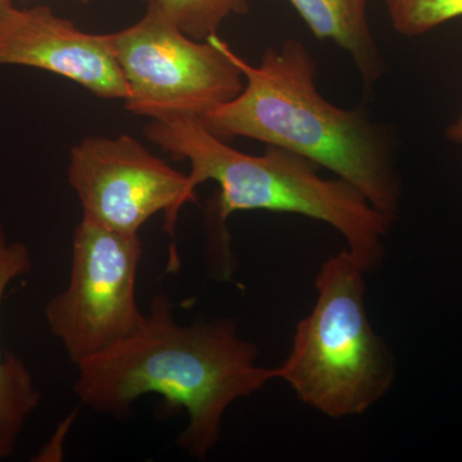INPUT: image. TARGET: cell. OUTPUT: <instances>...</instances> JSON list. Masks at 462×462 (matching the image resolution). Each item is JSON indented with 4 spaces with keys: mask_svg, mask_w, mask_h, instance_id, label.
I'll return each instance as SVG.
<instances>
[{
    "mask_svg": "<svg viewBox=\"0 0 462 462\" xmlns=\"http://www.w3.org/2000/svg\"><path fill=\"white\" fill-rule=\"evenodd\" d=\"M258 346L243 339L229 319L182 325L169 297L158 293L135 333L75 365L74 392L93 411L116 416L147 394L165 398L189 416L179 446L206 460L231 404L275 380L273 369L258 366Z\"/></svg>",
    "mask_w": 462,
    "mask_h": 462,
    "instance_id": "cell-1",
    "label": "cell"
},
{
    "mask_svg": "<svg viewBox=\"0 0 462 462\" xmlns=\"http://www.w3.org/2000/svg\"><path fill=\"white\" fill-rule=\"evenodd\" d=\"M245 76L242 93L199 120L217 138H249L288 149L348 181L379 211L397 218L401 179L393 133L364 108H340L315 84L318 66L303 42L267 48L254 66L227 45Z\"/></svg>",
    "mask_w": 462,
    "mask_h": 462,
    "instance_id": "cell-2",
    "label": "cell"
},
{
    "mask_svg": "<svg viewBox=\"0 0 462 462\" xmlns=\"http://www.w3.org/2000/svg\"><path fill=\"white\" fill-rule=\"evenodd\" d=\"M144 134L175 160L190 163L188 178L194 189L206 181L217 182L220 223L239 211L306 216L342 234L346 251L367 273L382 263L384 238L396 218L375 208L348 181L322 178L309 158L275 145H267L260 156L243 153L191 116L151 120Z\"/></svg>",
    "mask_w": 462,
    "mask_h": 462,
    "instance_id": "cell-3",
    "label": "cell"
},
{
    "mask_svg": "<svg viewBox=\"0 0 462 462\" xmlns=\"http://www.w3.org/2000/svg\"><path fill=\"white\" fill-rule=\"evenodd\" d=\"M369 273L348 251L322 263L316 300L298 322L287 360L273 367L296 396L328 418L363 415L396 378V363L367 315Z\"/></svg>",
    "mask_w": 462,
    "mask_h": 462,
    "instance_id": "cell-4",
    "label": "cell"
},
{
    "mask_svg": "<svg viewBox=\"0 0 462 462\" xmlns=\"http://www.w3.org/2000/svg\"><path fill=\"white\" fill-rule=\"evenodd\" d=\"M123 71L126 108L151 120L182 115L200 117L238 97L245 76L217 33L196 41L156 9L121 32L108 33Z\"/></svg>",
    "mask_w": 462,
    "mask_h": 462,
    "instance_id": "cell-5",
    "label": "cell"
},
{
    "mask_svg": "<svg viewBox=\"0 0 462 462\" xmlns=\"http://www.w3.org/2000/svg\"><path fill=\"white\" fill-rule=\"evenodd\" d=\"M139 234L81 218L72 240L69 284L45 306L51 333L74 365L102 354L144 324L136 300Z\"/></svg>",
    "mask_w": 462,
    "mask_h": 462,
    "instance_id": "cell-6",
    "label": "cell"
},
{
    "mask_svg": "<svg viewBox=\"0 0 462 462\" xmlns=\"http://www.w3.org/2000/svg\"><path fill=\"white\" fill-rule=\"evenodd\" d=\"M67 175L83 217L130 236L160 212L167 233L175 236L182 206L197 200L188 175L129 135L84 139L71 149Z\"/></svg>",
    "mask_w": 462,
    "mask_h": 462,
    "instance_id": "cell-7",
    "label": "cell"
},
{
    "mask_svg": "<svg viewBox=\"0 0 462 462\" xmlns=\"http://www.w3.org/2000/svg\"><path fill=\"white\" fill-rule=\"evenodd\" d=\"M0 65L45 69L99 98L129 97L108 33L81 32L47 5L20 9L12 5L0 11Z\"/></svg>",
    "mask_w": 462,
    "mask_h": 462,
    "instance_id": "cell-8",
    "label": "cell"
},
{
    "mask_svg": "<svg viewBox=\"0 0 462 462\" xmlns=\"http://www.w3.org/2000/svg\"><path fill=\"white\" fill-rule=\"evenodd\" d=\"M32 252L23 242H11L0 225V306L12 282L30 273ZM42 394L26 364L11 352L0 351V461L16 451L27 419L39 407Z\"/></svg>",
    "mask_w": 462,
    "mask_h": 462,
    "instance_id": "cell-9",
    "label": "cell"
},
{
    "mask_svg": "<svg viewBox=\"0 0 462 462\" xmlns=\"http://www.w3.org/2000/svg\"><path fill=\"white\" fill-rule=\"evenodd\" d=\"M316 38L331 41L351 56L367 87L387 71L367 20L369 0H289Z\"/></svg>",
    "mask_w": 462,
    "mask_h": 462,
    "instance_id": "cell-10",
    "label": "cell"
},
{
    "mask_svg": "<svg viewBox=\"0 0 462 462\" xmlns=\"http://www.w3.org/2000/svg\"><path fill=\"white\" fill-rule=\"evenodd\" d=\"M196 41H207L218 32L231 14L248 12L247 0H145Z\"/></svg>",
    "mask_w": 462,
    "mask_h": 462,
    "instance_id": "cell-11",
    "label": "cell"
},
{
    "mask_svg": "<svg viewBox=\"0 0 462 462\" xmlns=\"http://www.w3.org/2000/svg\"><path fill=\"white\" fill-rule=\"evenodd\" d=\"M392 26L407 38L462 16V0H385Z\"/></svg>",
    "mask_w": 462,
    "mask_h": 462,
    "instance_id": "cell-12",
    "label": "cell"
},
{
    "mask_svg": "<svg viewBox=\"0 0 462 462\" xmlns=\"http://www.w3.org/2000/svg\"><path fill=\"white\" fill-rule=\"evenodd\" d=\"M446 136L448 141L462 145V114L460 117L447 129Z\"/></svg>",
    "mask_w": 462,
    "mask_h": 462,
    "instance_id": "cell-13",
    "label": "cell"
},
{
    "mask_svg": "<svg viewBox=\"0 0 462 462\" xmlns=\"http://www.w3.org/2000/svg\"><path fill=\"white\" fill-rule=\"evenodd\" d=\"M12 5H14L12 0H0V11H3V9L7 8Z\"/></svg>",
    "mask_w": 462,
    "mask_h": 462,
    "instance_id": "cell-14",
    "label": "cell"
},
{
    "mask_svg": "<svg viewBox=\"0 0 462 462\" xmlns=\"http://www.w3.org/2000/svg\"><path fill=\"white\" fill-rule=\"evenodd\" d=\"M75 2L84 3V5H87V3H89L90 0H75Z\"/></svg>",
    "mask_w": 462,
    "mask_h": 462,
    "instance_id": "cell-15",
    "label": "cell"
}]
</instances>
